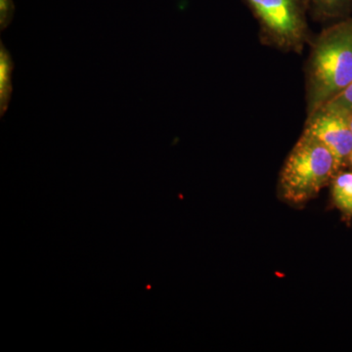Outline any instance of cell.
I'll use <instances>...</instances> for the list:
<instances>
[{
	"label": "cell",
	"mask_w": 352,
	"mask_h": 352,
	"mask_svg": "<svg viewBox=\"0 0 352 352\" xmlns=\"http://www.w3.org/2000/svg\"><path fill=\"white\" fill-rule=\"evenodd\" d=\"M349 126H351V131H352V113L349 115Z\"/></svg>",
	"instance_id": "10"
},
{
	"label": "cell",
	"mask_w": 352,
	"mask_h": 352,
	"mask_svg": "<svg viewBox=\"0 0 352 352\" xmlns=\"http://www.w3.org/2000/svg\"><path fill=\"white\" fill-rule=\"evenodd\" d=\"M303 133L311 136L332 152L339 166L352 152V131L349 116L319 109L308 116Z\"/></svg>",
	"instance_id": "4"
},
{
	"label": "cell",
	"mask_w": 352,
	"mask_h": 352,
	"mask_svg": "<svg viewBox=\"0 0 352 352\" xmlns=\"http://www.w3.org/2000/svg\"><path fill=\"white\" fill-rule=\"evenodd\" d=\"M349 0H311V10L317 17H332L344 11Z\"/></svg>",
	"instance_id": "7"
},
{
	"label": "cell",
	"mask_w": 352,
	"mask_h": 352,
	"mask_svg": "<svg viewBox=\"0 0 352 352\" xmlns=\"http://www.w3.org/2000/svg\"><path fill=\"white\" fill-rule=\"evenodd\" d=\"M320 109H326V110L344 113L347 116L352 113V82L346 89L342 90L340 94L333 97Z\"/></svg>",
	"instance_id": "8"
},
{
	"label": "cell",
	"mask_w": 352,
	"mask_h": 352,
	"mask_svg": "<svg viewBox=\"0 0 352 352\" xmlns=\"http://www.w3.org/2000/svg\"><path fill=\"white\" fill-rule=\"evenodd\" d=\"M14 63L10 53L3 43H0V113L3 117L8 109L13 92Z\"/></svg>",
	"instance_id": "5"
},
{
	"label": "cell",
	"mask_w": 352,
	"mask_h": 352,
	"mask_svg": "<svg viewBox=\"0 0 352 352\" xmlns=\"http://www.w3.org/2000/svg\"><path fill=\"white\" fill-rule=\"evenodd\" d=\"M258 21L263 43L285 52H302L308 41L311 0H243Z\"/></svg>",
	"instance_id": "3"
},
{
	"label": "cell",
	"mask_w": 352,
	"mask_h": 352,
	"mask_svg": "<svg viewBox=\"0 0 352 352\" xmlns=\"http://www.w3.org/2000/svg\"><path fill=\"white\" fill-rule=\"evenodd\" d=\"M15 6L13 0H0V28L4 31L12 22Z\"/></svg>",
	"instance_id": "9"
},
{
	"label": "cell",
	"mask_w": 352,
	"mask_h": 352,
	"mask_svg": "<svg viewBox=\"0 0 352 352\" xmlns=\"http://www.w3.org/2000/svg\"><path fill=\"white\" fill-rule=\"evenodd\" d=\"M349 162H351V163L352 164V152L351 153V155H349Z\"/></svg>",
	"instance_id": "11"
},
{
	"label": "cell",
	"mask_w": 352,
	"mask_h": 352,
	"mask_svg": "<svg viewBox=\"0 0 352 352\" xmlns=\"http://www.w3.org/2000/svg\"><path fill=\"white\" fill-rule=\"evenodd\" d=\"M332 196L336 207L352 215V173H340L333 180Z\"/></svg>",
	"instance_id": "6"
},
{
	"label": "cell",
	"mask_w": 352,
	"mask_h": 352,
	"mask_svg": "<svg viewBox=\"0 0 352 352\" xmlns=\"http://www.w3.org/2000/svg\"><path fill=\"white\" fill-rule=\"evenodd\" d=\"M339 168L337 160L325 145L302 133L280 173V195L294 205L307 203L333 178Z\"/></svg>",
	"instance_id": "2"
},
{
	"label": "cell",
	"mask_w": 352,
	"mask_h": 352,
	"mask_svg": "<svg viewBox=\"0 0 352 352\" xmlns=\"http://www.w3.org/2000/svg\"><path fill=\"white\" fill-rule=\"evenodd\" d=\"M352 82V22L322 32L312 46L307 71L308 116Z\"/></svg>",
	"instance_id": "1"
}]
</instances>
